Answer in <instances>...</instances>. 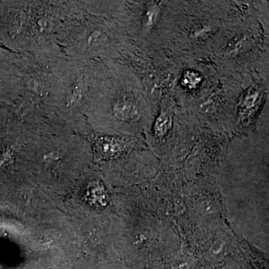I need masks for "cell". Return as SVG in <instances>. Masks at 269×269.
Listing matches in <instances>:
<instances>
[{
	"mask_svg": "<svg viewBox=\"0 0 269 269\" xmlns=\"http://www.w3.org/2000/svg\"><path fill=\"white\" fill-rule=\"evenodd\" d=\"M114 112L117 117L124 121L134 119L138 116L136 107L131 101L127 99L118 100L115 104Z\"/></svg>",
	"mask_w": 269,
	"mask_h": 269,
	"instance_id": "cell-1",
	"label": "cell"
},
{
	"mask_svg": "<svg viewBox=\"0 0 269 269\" xmlns=\"http://www.w3.org/2000/svg\"><path fill=\"white\" fill-rule=\"evenodd\" d=\"M97 147H99L102 155H111L117 153L119 150L120 144L116 142L114 140L105 139L102 138L99 140Z\"/></svg>",
	"mask_w": 269,
	"mask_h": 269,
	"instance_id": "cell-2",
	"label": "cell"
},
{
	"mask_svg": "<svg viewBox=\"0 0 269 269\" xmlns=\"http://www.w3.org/2000/svg\"><path fill=\"white\" fill-rule=\"evenodd\" d=\"M171 121L169 117L166 116H161L157 121L155 125V132L157 135L162 136L167 133L168 130L170 128Z\"/></svg>",
	"mask_w": 269,
	"mask_h": 269,
	"instance_id": "cell-3",
	"label": "cell"
},
{
	"mask_svg": "<svg viewBox=\"0 0 269 269\" xmlns=\"http://www.w3.org/2000/svg\"><path fill=\"white\" fill-rule=\"evenodd\" d=\"M194 79V80H200V78L197 77V76H196L195 74L189 73V74L185 77L184 81L188 85H195L197 83H196L195 82L193 81Z\"/></svg>",
	"mask_w": 269,
	"mask_h": 269,
	"instance_id": "cell-4",
	"label": "cell"
}]
</instances>
